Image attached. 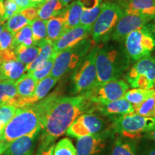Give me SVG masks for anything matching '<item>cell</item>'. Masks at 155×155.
Here are the masks:
<instances>
[{
    "instance_id": "obj_1",
    "label": "cell",
    "mask_w": 155,
    "mask_h": 155,
    "mask_svg": "<svg viewBox=\"0 0 155 155\" xmlns=\"http://www.w3.org/2000/svg\"><path fill=\"white\" fill-rule=\"evenodd\" d=\"M93 106L84 94L58 96L48 108L41 127L40 144H54L81 115L92 113Z\"/></svg>"
},
{
    "instance_id": "obj_2",
    "label": "cell",
    "mask_w": 155,
    "mask_h": 155,
    "mask_svg": "<svg viewBox=\"0 0 155 155\" xmlns=\"http://www.w3.org/2000/svg\"><path fill=\"white\" fill-rule=\"evenodd\" d=\"M58 96L57 92L53 93L36 104L17 108L12 119L4 128L0 142L9 144L15 139L41 128L48 108Z\"/></svg>"
},
{
    "instance_id": "obj_3",
    "label": "cell",
    "mask_w": 155,
    "mask_h": 155,
    "mask_svg": "<svg viewBox=\"0 0 155 155\" xmlns=\"http://www.w3.org/2000/svg\"><path fill=\"white\" fill-rule=\"evenodd\" d=\"M131 61L124 46L105 45L98 47L96 57V85L119 80L129 68Z\"/></svg>"
},
{
    "instance_id": "obj_4",
    "label": "cell",
    "mask_w": 155,
    "mask_h": 155,
    "mask_svg": "<svg viewBox=\"0 0 155 155\" xmlns=\"http://www.w3.org/2000/svg\"><path fill=\"white\" fill-rule=\"evenodd\" d=\"M124 15V10L119 5L111 2H102L99 15L92 26L93 41L96 43H107Z\"/></svg>"
},
{
    "instance_id": "obj_5",
    "label": "cell",
    "mask_w": 155,
    "mask_h": 155,
    "mask_svg": "<svg viewBox=\"0 0 155 155\" xmlns=\"http://www.w3.org/2000/svg\"><path fill=\"white\" fill-rule=\"evenodd\" d=\"M97 50L98 46L92 47L88 54L73 71L71 75V94L74 96L88 92L96 84Z\"/></svg>"
},
{
    "instance_id": "obj_6",
    "label": "cell",
    "mask_w": 155,
    "mask_h": 155,
    "mask_svg": "<svg viewBox=\"0 0 155 155\" xmlns=\"http://www.w3.org/2000/svg\"><path fill=\"white\" fill-rule=\"evenodd\" d=\"M111 126L116 134L139 140L144 134L155 129V117L129 114L112 120Z\"/></svg>"
},
{
    "instance_id": "obj_7",
    "label": "cell",
    "mask_w": 155,
    "mask_h": 155,
    "mask_svg": "<svg viewBox=\"0 0 155 155\" xmlns=\"http://www.w3.org/2000/svg\"><path fill=\"white\" fill-rule=\"evenodd\" d=\"M92 48V40L87 38L58 53L50 75L60 80L64 75L73 71Z\"/></svg>"
},
{
    "instance_id": "obj_8",
    "label": "cell",
    "mask_w": 155,
    "mask_h": 155,
    "mask_svg": "<svg viewBox=\"0 0 155 155\" xmlns=\"http://www.w3.org/2000/svg\"><path fill=\"white\" fill-rule=\"evenodd\" d=\"M124 42L131 63H135L141 58L150 56L155 49V36L149 25L131 32Z\"/></svg>"
},
{
    "instance_id": "obj_9",
    "label": "cell",
    "mask_w": 155,
    "mask_h": 155,
    "mask_svg": "<svg viewBox=\"0 0 155 155\" xmlns=\"http://www.w3.org/2000/svg\"><path fill=\"white\" fill-rule=\"evenodd\" d=\"M115 136L111 126L96 134L78 139L76 155H110Z\"/></svg>"
},
{
    "instance_id": "obj_10",
    "label": "cell",
    "mask_w": 155,
    "mask_h": 155,
    "mask_svg": "<svg viewBox=\"0 0 155 155\" xmlns=\"http://www.w3.org/2000/svg\"><path fill=\"white\" fill-rule=\"evenodd\" d=\"M124 78L133 88H153L155 83V58L147 56L135 62L126 72Z\"/></svg>"
},
{
    "instance_id": "obj_11",
    "label": "cell",
    "mask_w": 155,
    "mask_h": 155,
    "mask_svg": "<svg viewBox=\"0 0 155 155\" xmlns=\"http://www.w3.org/2000/svg\"><path fill=\"white\" fill-rule=\"evenodd\" d=\"M111 126V121L99 114L86 113L79 116L66 131V134L80 139L96 134Z\"/></svg>"
},
{
    "instance_id": "obj_12",
    "label": "cell",
    "mask_w": 155,
    "mask_h": 155,
    "mask_svg": "<svg viewBox=\"0 0 155 155\" xmlns=\"http://www.w3.org/2000/svg\"><path fill=\"white\" fill-rule=\"evenodd\" d=\"M129 88L127 81L119 79L96 85L83 94L91 104H103L124 98Z\"/></svg>"
},
{
    "instance_id": "obj_13",
    "label": "cell",
    "mask_w": 155,
    "mask_h": 155,
    "mask_svg": "<svg viewBox=\"0 0 155 155\" xmlns=\"http://www.w3.org/2000/svg\"><path fill=\"white\" fill-rule=\"evenodd\" d=\"M150 19L141 15L124 14L119 19L111 35V40L121 43L129 33L148 24Z\"/></svg>"
},
{
    "instance_id": "obj_14",
    "label": "cell",
    "mask_w": 155,
    "mask_h": 155,
    "mask_svg": "<svg viewBox=\"0 0 155 155\" xmlns=\"http://www.w3.org/2000/svg\"><path fill=\"white\" fill-rule=\"evenodd\" d=\"M91 30L92 27L81 24L66 30L61 38L53 42V51L58 54L68 48L73 47L83 40L88 38Z\"/></svg>"
},
{
    "instance_id": "obj_15",
    "label": "cell",
    "mask_w": 155,
    "mask_h": 155,
    "mask_svg": "<svg viewBox=\"0 0 155 155\" xmlns=\"http://www.w3.org/2000/svg\"><path fill=\"white\" fill-rule=\"evenodd\" d=\"M97 111L110 121L119 117L134 113V106L124 98L103 104H94L93 112Z\"/></svg>"
},
{
    "instance_id": "obj_16",
    "label": "cell",
    "mask_w": 155,
    "mask_h": 155,
    "mask_svg": "<svg viewBox=\"0 0 155 155\" xmlns=\"http://www.w3.org/2000/svg\"><path fill=\"white\" fill-rule=\"evenodd\" d=\"M41 128L15 139L9 144L3 155H32Z\"/></svg>"
},
{
    "instance_id": "obj_17",
    "label": "cell",
    "mask_w": 155,
    "mask_h": 155,
    "mask_svg": "<svg viewBox=\"0 0 155 155\" xmlns=\"http://www.w3.org/2000/svg\"><path fill=\"white\" fill-rule=\"evenodd\" d=\"M58 81V80L52 77L51 75H48V77L45 78L42 80L38 81L35 90L32 96L28 98H25V99L17 98L13 106H15L17 108H19L32 105V104L40 101L48 96L50 90L53 88Z\"/></svg>"
},
{
    "instance_id": "obj_18",
    "label": "cell",
    "mask_w": 155,
    "mask_h": 155,
    "mask_svg": "<svg viewBox=\"0 0 155 155\" xmlns=\"http://www.w3.org/2000/svg\"><path fill=\"white\" fill-rule=\"evenodd\" d=\"M124 12L141 15L151 21L155 17V0H131Z\"/></svg>"
},
{
    "instance_id": "obj_19",
    "label": "cell",
    "mask_w": 155,
    "mask_h": 155,
    "mask_svg": "<svg viewBox=\"0 0 155 155\" xmlns=\"http://www.w3.org/2000/svg\"><path fill=\"white\" fill-rule=\"evenodd\" d=\"M139 140L116 134L110 155H138Z\"/></svg>"
},
{
    "instance_id": "obj_20",
    "label": "cell",
    "mask_w": 155,
    "mask_h": 155,
    "mask_svg": "<svg viewBox=\"0 0 155 155\" xmlns=\"http://www.w3.org/2000/svg\"><path fill=\"white\" fill-rule=\"evenodd\" d=\"M4 79L16 82L26 72V65L17 59L0 62Z\"/></svg>"
},
{
    "instance_id": "obj_21",
    "label": "cell",
    "mask_w": 155,
    "mask_h": 155,
    "mask_svg": "<svg viewBox=\"0 0 155 155\" xmlns=\"http://www.w3.org/2000/svg\"><path fill=\"white\" fill-rule=\"evenodd\" d=\"M83 2V13L81 25L92 27L101 8L102 0H81Z\"/></svg>"
},
{
    "instance_id": "obj_22",
    "label": "cell",
    "mask_w": 155,
    "mask_h": 155,
    "mask_svg": "<svg viewBox=\"0 0 155 155\" xmlns=\"http://www.w3.org/2000/svg\"><path fill=\"white\" fill-rule=\"evenodd\" d=\"M65 8L60 0H47L38 7L37 18L48 21L62 14Z\"/></svg>"
},
{
    "instance_id": "obj_23",
    "label": "cell",
    "mask_w": 155,
    "mask_h": 155,
    "mask_svg": "<svg viewBox=\"0 0 155 155\" xmlns=\"http://www.w3.org/2000/svg\"><path fill=\"white\" fill-rule=\"evenodd\" d=\"M65 10L63 12L57 17L48 19L46 23L47 28V39L50 42H55L58 38L62 36L64 32L66 31L65 28Z\"/></svg>"
},
{
    "instance_id": "obj_24",
    "label": "cell",
    "mask_w": 155,
    "mask_h": 155,
    "mask_svg": "<svg viewBox=\"0 0 155 155\" xmlns=\"http://www.w3.org/2000/svg\"><path fill=\"white\" fill-rule=\"evenodd\" d=\"M38 81L34 78L30 73L24 74L15 82L17 98H28L33 94Z\"/></svg>"
},
{
    "instance_id": "obj_25",
    "label": "cell",
    "mask_w": 155,
    "mask_h": 155,
    "mask_svg": "<svg viewBox=\"0 0 155 155\" xmlns=\"http://www.w3.org/2000/svg\"><path fill=\"white\" fill-rule=\"evenodd\" d=\"M83 2L81 0H74L65 9L66 30L80 25L83 13Z\"/></svg>"
},
{
    "instance_id": "obj_26",
    "label": "cell",
    "mask_w": 155,
    "mask_h": 155,
    "mask_svg": "<svg viewBox=\"0 0 155 155\" xmlns=\"http://www.w3.org/2000/svg\"><path fill=\"white\" fill-rule=\"evenodd\" d=\"M14 35L7 29L0 34V62L16 59L15 50L12 48Z\"/></svg>"
},
{
    "instance_id": "obj_27",
    "label": "cell",
    "mask_w": 155,
    "mask_h": 155,
    "mask_svg": "<svg viewBox=\"0 0 155 155\" xmlns=\"http://www.w3.org/2000/svg\"><path fill=\"white\" fill-rule=\"evenodd\" d=\"M40 48V51L35 60L28 65H26V72L29 73L36 68L38 65L44 63L50 58L53 53V42H50L48 39L37 44Z\"/></svg>"
},
{
    "instance_id": "obj_28",
    "label": "cell",
    "mask_w": 155,
    "mask_h": 155,
    "mask_svg": "<svg viewBox=\"0 0 155 155\" xmlns=\"http://www.w3.org/2000/svg\"><path fill=\"white\" fill-rule=\"evenodd\" d=\"M17 99L15 83L8 80L0 81V106L14 105Z\"/></svg>"
},
{
    "instance_id": "obj_29",
    "label": "cell",
    "mask_w": 155,
    "mask_h": 155,
    "mask_svg": "<svg viewBox=\"0 0 155 155\" xmlns=\"http://www.w3.org/2000/svg\"><path fill=\"white\" fill-rule=\"evenodd\" d=\"M39 51L40 48L38 45L32 46H25L20 45L15 48V54L16 59L27 65L35 60Z\"/></svg>"
},
{
    "instance_id": "obj_30",
    "label": "cell",
    "mask_w": 155,
    "mask_h": 155,
    "mask_svg": "<svg viewBox=\"0 0 155 155\" xmlns=\"http://www.w3.org/2000/svg\"><path fill=\"white\" fill-rule=\"evenodd\" d=\"M154 89H144V88H133L128 90L124 94V98L131 103L133 106H137L141 104L150 97Z\"/></svg>"
},
{
    "instance_id": "obj_31",
    "label": "cell",
    "mask_w": 155,
    "mask_h": 155,
    "mask_svg": "<svg viewBox=\"0 0 155 155\" xmlns=\"http://www.w3.org/2000/svg\"><path fill=\"white\" fill-rule=\"evenodd\" d=\"M32 21L28 18L22 12L14 16L9 17L5 22V28L9 32L15 35L16 32L30 25Z\"/></svg>"
},
{
    "instance_id": "obj_32",
    "label": "cell",
    "mask_w": 155,
    "mask_h": 155,
    "mask_svg": "<svg viewBox=\"0 0 155 155\" xmlns=\"http://www.w3.org/2000/svg\"><path fill=\"white\" fill-rule=\"evenodd\" d=\"M20 45L25 46H32L36 45L32 38V29H31L30 25L25 26V28L21 29L14 35L12 48L15 50V48Z\"/></svg>"
},
{
    "instance_id": "obj_33",
    "label": "cell",
    "mask_w": 155,
    "mask_h": 155,
    "mask_svg": "<svg viewBox=\"0 0 155 155\" xmlns=\"http://www.w3.org/2000/svg\"><path fill=\"white\" fill-rule=\"evenodd\" d=\"M134 113L145 117H155V91L144 102L134 106Z\"/></svg>"
},
{
    "instance_id": "obj_34",
    "label": "cell",
    "mask_w": 155,
    "mask_h": 155,
    "mask_svg": "<svg viewBox=\"0 0 155 155\" xmlns=\"http://www.w3.org/2000/svg\"><path fill=\"white\" fill-rule=\"evenodd\" d=\"M57 55V53L53 52V53L52 54V55L50 56L49 59L45 61L42 64H40L33 71L29 72V73H30L33 76L34 78L38 81H40L42 79H44L45 78L48 77V75H50V73H51V71L53 69L54 65V62H55Z\"/></svg>"
},
{
    "instance_id": "obj_35",
    "label": "cell",
    "mask_w": 155,
    "mask_h": 155,
    "mask_svg": "<svg viewBox=\"0 0 155 155\" xmlns=\"http://www.w3.org/2000/svg\"><path fill=\"white\" fill-rule=\"evenodd\" d=\"M46 23L47 21L42 20L37 17L30 22V25L32 29V38L36 45L47 39Z\"/></svg>"
},
{
    "instance_id": "obj_36",
    "label": "cell",
    "mask_w": 155,
    "mask_h": 155,
    "mask_svg": "<svg viewBox=\"0 0 155 155\" xmlns=\"http://www.w3.org/2000/svg\"><path fill=\"white\" fill-rule=\"evenodd\" d=\"M53 155H76V149L68 138H63L55 145Z\"/></svg>"
},
{
    "instance_id": "obj_37",
    "label": "cell",
    "mask_w": 155,
    "mask_h": 155,
    "mask_svg": "<svg viewBox=\"0 0 155 155\" xmlns=\"http://www.w3.org/2000/svg\"><path fill=\"white\" fill-rule=\"evenodd\" d=\"M17 108L13 105L0 106V124L5 127L15 116Z\"/></svg>"
},
{
    "instance_id": "obj_38",
    "label": "cell",
    "mask_w": 155,
    "mask_h": 155,
    "mask_svg": "<svg viewBox=\"0 0 155 155\" xmlns=\"http://www.w3.org/2000/svg\"><path fill=\"white\" fill-rule=\"evenodd\" d=\"M138 155H155V142L145 138L139 140Z\"/></svg>"
},
{
    "instance_id": "obj_39",
    "label": "cell",
    "mask_w": 155,
    "mask_h": 155,
    "mask_svg": "<svg viewBox=\"0 0 155 155\" xmlns=\"http://www.w3.org/2000/svg\"><path fill=\"white\" fill-rule=\"evenodd\" d=\"M5 8L7 19L22 10L13 0H5Z\"/></svg>"
},
{
    "instance_id": "obj_40",
    "label": "cell",
    "mask_w": 155,
    "mask_h": 155,
    "mask_svg": "<svg viewBox=\"0 0 155 155\" xmlns=\"http://www.w3.org/2000/svg\"><path fill=\"white\" fill-rule=\"evenodd\" d=\"M55 148V144L42 145L40 144L35 155H53V151Z\"/></svg>"
},
{
    "instance_id": "obj_41",
    "label": "cell",
    "mask_w": 155,
    "mask_h": 155,
    "mask_svg": "<svg viewBox=\"0 0 155 155\" xmlns=\"http://www.w3.org/2000/svg\"><path fill=\"white\" fill-rule=\"evenodd\" d=\"M22 9L28 8L31 7H39L35 3L32 2L30 0H13Z\"/></svg>"
},
{
    "instance_id": "obj_42",
    "label": "cell",
    "mask_w": 155,
    "mask_h": 155,
    "mask_svg": "<svg viewBox=\"0 0 155 155\" xmlns=\"http://www.w3.org/2000/svg\"><path fill=\"white\" fill-rule=\"evenodd\" d=\"M7 20L5 8V0H0V23H4Z\"/></svg>"
},
{
    "instance_id": "obj_43",
    "label": "cell",
    "mask_w": 155,
    "mask_h": 155,
    "mask_svg": "<svg viewBox=\"0 0 155 155\" xmlns=\"http://www.w3.org/2000/svg\"><path fill=\"white\" fill-rule=\"evenodd\" d=\"M142 138H145L149 139V140H152L155 142V129L154 130L150 131V132L147 133L146 134L144 135Z\"/></svg>"
},
{
    "instance_id": "obj_44",
    "label": "cell",
    "mask_w": 155,
    "mask_h": 155,
    "mask_svg": "<svg viewBox=\"0 0 155 155\" xmlns=\"http://www.w3.org/2000/svg\"><path fill=\"white\" fill-rule=\"evenodd\" d=\"M131 0H114V3L119 5L120 7H122V8H124V7H125L129 3V2Z\"/></svg>"
},
{
    "instance_id": "obj_45",
    "label": "cell",
    "mask_w": 155,
    "mask_h": 155,
    "mask_svg": "<svg viewBox=\"0 0 155 155\" xmlns=\"http://www.w3.org/2000/svg\"><path fill=\"white\" fill-rule=\"evenodd\" d=\"M8 144H5V143L0 142V155H3L4 152H5L6 149H7Z\"/></svg>"
},
{
    "instance_id": "obj_46",
    "label": "cell",
    "mask_w": 155,
    "mask_h": 155,
    "mask_svg": "<svg viewBox=\"0 0 155 155\" xmlns=\"http://www.w3.org/2000/svg\"><path fill=\"white\" fill-rule=\"evenodd\" d=\"M154 20H153V22L152 25H149V27H150L151 31L152 32V33L154 34V35L155 36V17H154Z\"/></svg>"
},
{
    "instance_id": "obj_47",
    "label": "cell",
    "mask_w": 155,
    "mask_h": 155,
    "mask_svg": "<svg viewBox=\"0 0 155 155\" xmlns=\"http://www.w3.org/2000/svg\"><path fill=\"white\" fill-rule=\"evenodd\" d=\"M60 1L61 2V3L63 4L64 7H68L69 4L72 2L74 1V0H60Z\"/></svg>"
},
{
    "instance_id": "obj_48",
    "label": "cell",
    "mask_w": 155,
    "mask_h": 155,
    "mask_svg": "<svg viewBox=\"0 0 155 155\" xmlns=\"http://www.w3.org/2000/svg\"><path fill=\"white\" fill-rule=\"evenodd\" d=\"M30 1H31L33 3H35L36 5H38V6H40L41 4L45 2V1H47V0H30Z\"/></svg>"
},
{
    "instance_id": "obj_49",
    "label": "cell",
    "mask_w": 155,
    "mask_h": 155,
    "mask_svg": "<svg viewBox=\"0 0 155 155\" xmlns=\"http://www.w3.org/2000/svg\"><path fill=\"white\" fill-rule=\"evenodd\" d=\"M5 29V22L0 23V34Z\"/></svg>"
},
{
    "instance_id": "obj_50",
    "label": "cell",
    "mask_w": 155,
    "mask_h": 155,
    "mask_svg": "<svg viewBox=\"0 0 155 155\" xmlns=\"http://www.w3.org/2000/svg\"><path fill=\"white\" fill-rule=\"evenodd\" d=\"M2 80H5V79H4V77H3L2 73V70H1V65H0V81H2Z\"/></svg>"
},
{
    "instance_id": "obj_51",
    "label": "cell",
    "mask_w": 155,
    "mask_h": 155,
    "mask_svg": "<svg viewBox=\"0 0 155 155\" xmlns=\"http://www.w3.org/2000/svg\"><path fill=\"white\" fill-rule=\"evenodd\" d=\"M5 127H4V126L0 124V137H1L2 134V132H3L4 128H5Z\"/></svg>"
},
{
    "instance_id": "obj_52",
    "label": "cell",
    "mask_w": 155,
    "mask_h": 155,
    "mask_svg": "<svg viewBox=\"0 0 155 155\" xmlns=\"http://www.w3.org/2000/svg\"><path fill=\"white\" fill-rule=\"evenodd\" d=\"M153 88H154V90L155 91V83H154V87H153Z\"/></svg>"
}]
</instances>
